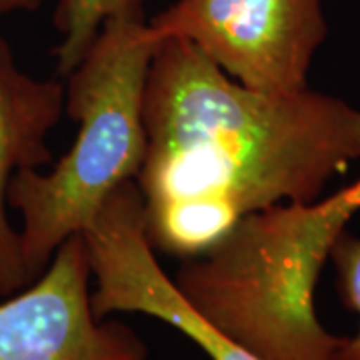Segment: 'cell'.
<instances>
[{"mask_svg":"<svg viewBox=\"0 0 360 360\" xmlns=\"http://www.w3.org/2000/svg\"><path fill=\"white\" fill-rule=\"evenodd\" d=\"M336 270V286L342 304L359 316L352 336H340L333 360H360V236L342 232L330 250Z\"/></svg>","mask_w":360,"mask_h":360,"instance_id":"obj_9","label":"cell"},{"mask_svg":"<svg viewBox=\"0 0 360 360\" xmlns=\"http://www.w3.org/2000/svg\"><path fill=\"white\" fill-rule=\"evenodd\" d=\"M146 236L194 258L270 206L314 202L360 160V110L319 90L243 86L191 42L160 40L144 90Z\"/></svg>","mask_w":360,"mask_h":360,"instance_id":"obj_1","label":"cell"},{"mask_svg":"<svg viewBox=\"0 0 360 360\" xmlns=\"http://www.w3.org/2000/svg\"><path fill=\"white\" fill-rule=\"evenodd\" d=\"M37 2L39 0H0V13L26 8ZM134 2L144 0H63L56 16V26L63 32V40L56 46L60 75L68 77L89 52L104 22Z\"/></svg>","mask_w":360,"mask_h":360,"instance_id":"obj_8","label":"cell"},{"mask_svg":"<svg viewBox=\"0 0 360 360\" xmlns=\"http://www.w3.org/2000/svg\"><path fill=\"white\" fill-rule=\"evenodd\" d=\"M158 40L144 2L110 16L80 65L68 75L65 112L77 139L49 172L20 170L8 186L18 212L22 257L34 281L72 234H82L108 196L136 182L146 158L144 90Z\"/></svg>","mask_w":360,"mask_h":360,"instance_id":"obj_3","label":"cell"},{"mask_svg":"<svg viewBox=\"0 0 360 360\" xmlns=\"http://www.w3.org/2000/svg\"><path fill=\"white\" fill-rule=\"evenodd\" d=\"M65 112V84L22 70L0 32V296L32 283L18 226L11 220L8 186L20 170L51 165L49 136Z\"/></svg>","mask_w":360,"mask_h":360,"instance_id":"obj_7","label":"cell"},{"mask_svg":"<svg viewBox=\"0 0 360 360\" xmlns=\"http://www.w3.org/2000/svg\"><path fill=\"white\" fill-rule=\"evenodd\" d=\"M354 210L340 191L252 212L172 276L186 304L258 360H333L340 336L316 314V284Z\"/></svg>","mask_w":360,"mask_h":360,"instance_id":"obj_2","label":"cell"},{"mask_svg":"<svg viewBox=\"0 0 360 360\" xmlns=\"http://www.w3.org/2000/svg\"><path fill=\"white\" fill-rule=\"evenodd\" d=\"M82 234L56 248L39 276L0 302V360H148L142 336L92 309Z\"/></svg>","mask_w":360,"mask_h":360,"instance_id":"obj_5","label":"cell"},{"mask_svg":"<svg viewBox=\"0 0 360 360\" xmlns=\"http://www.w3.org/2000/svg\"><path fill=\"white\" fill-rule=\"evenodd\" d=\"M148 32L191 42L246 89L286 94L309 89L328 22L324 0H174Z\"/></svg>","mask_w":360,"mask_h":360,"instance_id":"obj_4","label":"cell"},{"mask_svg":"<svg viewBox=\"0 0 360 360\" xmlns=\"http://www.w3.org/2000/svg\"><path fill=\"white\" fill-rule=\"evenodd\" d=\"M92 269V309L98 319L144 314L165 322L200 348L208 360H258L202 321L156 260L146 236L144 205L134 182L122 184L82 232Z\"/></svg>","mask_w":360,"mask_h":360,"instance_id":"obj_6","label":"cell"}]
</instances>
